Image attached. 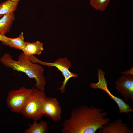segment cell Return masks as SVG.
<instances>
[{"mask_svg": "<svg viewBox=\"0 0 133 133\" xmlns=\"http://www.w3.org/2000/svg\"><path fill=\"white\" fill-rule=\"evenodd\" d=\"M37 120H34L32 124H29V128L26 129L24 133H46L48 130L47 122L41 120L38 123Z\"/></svg>", "mask_w": 133, "mask_h": 133, "instance_id": "cell-12", "label": "cell"}, {"mask_svg": "<svg viewBox=\"0 0 133 133\" xmlns=\"http://www.w3.org/2000/svg\"><path fill=\"white\" fill-rule=\"evenodd\" d=\"M32 91V89L22 87L17 90H10L8 93L6 102L8 108L13 112L21 113Z\"/></svg>", "mask_w": 133, "mask_h": 133, "instance_id": "cell-4", "label": "cell"}, {"mask_svg": "<svg viewBox=\"0 0 133 133\" xmlns=\"http://www.w3.org/2000/svg\"><path fill=\"white\" fill-rule=\"evenodd\" d=\"M18 2L7 0L0 4V15L10 14L16 9Z\"/></svg>", "mask_w": 133, "mask_h": 133, "instance_id": "cell-13", "label": "cell"}, {"mask_svg": "<svg viewBox=\"0 0 133 133\" xmlns=\"http://www.w3.org/2000/svg\"><path fill=\"white\" fill-rule=\"evenodd\" d=\"M37 63L49 67H55L62 73L64 79L61 86L58 89L62 93H65L66 86L69 80L72 77L77 78L78 75L70 71L69 68L71 66V63L67 57L60 58L53 63H48L37 60Z\"/></svg>", "mask_w": 133, "mask_h": 133, "instance_id": "cell-5", "label": "cell"}, {"mask_svg": "<svg viewBox=\"0 0 133 133\" xmlns=\"http://www.w3.org/2000/svg\"><path fill=\"white\" fill-rule=\"evenodd\" d=\"M2 16V15H0V17Z\"/></svg>", "mask_w": 133, "mask_h": 133, "instance_id": "cell-19", "label": "cell"}, {"mask_svg": "<svg viewBox=\"0 0 133 133\" xmlns=\"http://www.w3.org/2000/svg\"><path fill=\"white\" fill-rule=\"evenodd\" d=\"M62 108L57 99L54 98H47L44 102L43 109L44 115L54 121L58 122L61 119Z\"/></svg>", "mask_w": 133, "mask_h": 133, "instance_id": "cell-7", "label": "cell"}, {"mask_svg": "<svg viewBox=\"0 0 133 133\" xmlns=\"http://www.w3.org/2000/svg\"><path fill=\"white\" fill-rule=\"evenodd\" d=\"M0 61L5 66L14 70L24 72L29 78L35 79L36 88L44 91L46 82L44 75V68L38 64L33 63L24 53L19 56L17 61L13 59L9 54L5 53L0 58Z\"/></svg>", "mask_w": 133, "mask_h": 133, "instance_id": "cell-2", "label": "cell"}, {"mask_svg": "<svg viewBox=\"0 0 133 133\" xmlns=\"http://www.w3.org/2000/svg\"><path fill=\"white\" fill-rule=\"evenodd\" d=\"M44 50L43 44L39 41L30 43L26 42L24 49L22 51L26 56L39 55Z\"/></svg>", "mask_w": 133, "mask_h": 133, "instance_id": "cell-10", "label": "cell"}, {"mask_svg": "<svg viewBox=\"0 0 133 133\" xmlns=\"http://www.w3.org/2000/svg\"><path fill=\"white\" fill-rule=\"evenodd\" d=\"M21 113L26 118L37 121L44 116L43 109L47 98L44 91L33 87Z\"/></svg>", "mask_w": 133, "mask_h": 133, "instance_id": "cell-3", "label": "cell"}, {"mask_svg": "<svg viewBox=\"0 0 133 133\" xmlns=\"http://www.w3.org/2000/svg\"><path fill=\"white\" fill-rule=\"evenodd\" d=\"M12 0L15 2H18L19 1H20V0Z\"/></svg>", "mask_w": 133, "mask_h": 133, "instance_id": "cell-18", "label": "cell"}, {"mask_svg": "<svg viewBox=\"0 0 133 133\" xmlns=\"http://www.w3.org/2000/svg\"><path fill=\"white\" fill-rule=\"evenodd\" d=\"M108 113L93 106L83 105L74 109L70 117L62 124V133H95L110 121Z\"/></svg>", "mask_w": 133, "mask_h": 133, "instance_id": "cell-1", "label": "cell"}, {"mask_svg": "<svg viewBox=\"0 0 133 133\" xmlns=\"http://www.w3.org/2000/svg\"><path fill=\"white\" fill-rule=\"evenodd\" d=\"M91 5L95 9L100 11L104 10L111 0H89Z\"/></svg>", "mask_w": 133, "mask_h": 133, "instance_id": "cell-15", "label": "cell"}, {"mask_svg": "<svg viewBox=\"0 0 133 133\" xmlns=\"http://www.w3.org/2000/svg\"><path fill=\"white\" fill-rule=\"evenodd\" d=\"M101 89L106 92L110 98L116 103L118 107L120 114L125 113L127 114L133 111L130 106L126 103L122 99L115 96L112 94L108 89L107 85L103 87Z\"/></svg>", "mask_w": 133, "mask_h": 133, "instance_id": "cell-9", "label": "cell"}, {"mask_svg": "<svg viewBox=\"0 0 133 133\" xmlns=\"http://www.w3.org/2000/svg\"><path fill=\"white\" fill-rule=\"evenodd\" d=\"M8 38L4 34L0 33V41L3 44L9 46Z\"/></svg>", "mask_w": 133, "mask_h": 133, "instance_id": "cell-16", "label": "cell"}, {"mask_svg": "<svg viewBox=\"0 0 133 133\" xmlns=\"http://www.w3.org/2000/svg\"><path fill=\"white\" fill-rule=\"evenodd\" d=\"M115 88L124 100H133V76L124 74L120 77L115 83Z\"/></svg>", "mask_w": 133, "mask_h": 133, "instance_id": "cell-6", "label": "cell"}, {"mask_svg": "<svg viewBox=\"0 0 133 133\" xmlns=\"http://www.w3.org/2000/svg\"><path fill=\"white\" fill-rule=\"evenodd\" d=\"M9 46L10 47L20 50L23 51L24 49L26 42L24 40L23 33L22 32L19 36L14 38H8Z\"/></svg>", "mask_w": 133, "mask_h": 133, "instance_id": "cell-14", "label": "cell"}, {"mask_svg": "<svg viewBox=\"0 0 133 133\" xmlns=\"http://www.w3.org/2000/svg\"><path fill=\"white\" fill-rule=\"evenodd\" d=\"M15 19L13 12L4 15L0 19V33L5 34L9 32Z\"/></svg>", "mask_w": 133, "mask_h": 133, "instance_id": "cell-11", "label": "cell"}, {"mask_svg": "<svg viewBox=\"0 0 133 133\" xmlns=\"http://www.w3.org/2000/svg\"><path fill=\"white\" fill-rule=\"evenodd\" d=\"M133 67L131 69L127 70L126 71L122 72L121 73L122 74H129L133 75Z\"/></svg>", "mask_w": 133, "mask_h": 133, "instance_id": "cell-17", "label": "cell"}, {"mask_svg": "<svg viewBox=\"0 0 133 133\" xmlns=\"http://www.w3.org/2000/svg\"><path fill=\"white\" fill-rule=\"evenodd\" d=\"M99 133H133V131L122 119L119 118L109 122L99 129Z\"/></svg>", "mask_w": 133, "mask_h": 133, "instance_id": "cell-8", "label": "cell"}]
</instances>
